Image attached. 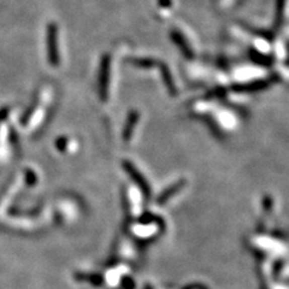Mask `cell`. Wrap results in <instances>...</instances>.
Listing matches in <instances>:
<instances>
[{"mask_svg":"<svg viewBox=\"0 0 289 289\" xmlns=\"http://www.w3.org/2000/svg\"><path fill=\"white\" fill-rule=\"evenodd\" d=\"M47 53L48 60L53 66L59 64V52H58V29L54 24H50L47 29Z\"/></svg>","mask_w":289,"mask_h":289,"instance_id":"cell-1","label":"cell"},{"mask_svg":"<svg viewBox=\"0 0 289 289\" xmlns=\"http://www.w3.org/2000/svg\"><path fill=\"white\" fill-rule=\"evenodd\" d=\"M107 67H109V60L104 59L103 70H101V80H100V92H101V95H103V98H104V95H105V93H104V91L106 89L105 86H107V71H109Z\"/></svg>","mask_w":289,"mask_h":289,"instance_id":"cell-2","label":"cell"},{"mask_svg":"<svg viewBox=\"0 0 289 289\" xmlns=\"http://www.w3.org/2000/svg\"><path fill=\"white\" fill-rule=\"evenodd\" d=\"M284 5H285V0H277V2H276V18H275L276 20L275 26L276 27H277L278 24H281V22H282Z\"/></svg>","mask_w":289,"mask_h":289,"instance_id":"cell-3","label":"cell"},{"mask_svg":"<svg viewBox=\"0 0 289 289\" xmlns=\"http://www.w3.org/2000/svg\"><path fill=\"white\" fill-rule=\"evenodd\" d=\"M35 182H36V176L34 175L33 171H27V183L33 186V184H35Z\"/></svg>","mask_w":289,"mask_h":289,"instance_id":"cell-4","label":"cell"},{"mask_svg":"<svg viewBox=\"0 0 289 289\" xmlns=\"http://www.w3.org/2000/svg\"><path fill=\"white\" fill-rule=\"evenodd\" d=\"M8 112H9V109H3L2 111H0V119H5V117L6 115H8Z\"/></svg>","mask_w":289,"mask_h":289,"instance_id":"cell-5","label":"cell"},{"mask_svg":"<svg viewBox=\"0 0 289 289\" xmlns=\"http://www.w3.org/2000/svg\"><path fill=\"white\" fill-rule=\"evenodd\" d=\"M159 4H161L162 6H170L171 3H170V0H159Z\"/></svg>","mask_w":289,"mask_h":289,"instance_id":"cell-6","label":"cell"}]
</instances>
